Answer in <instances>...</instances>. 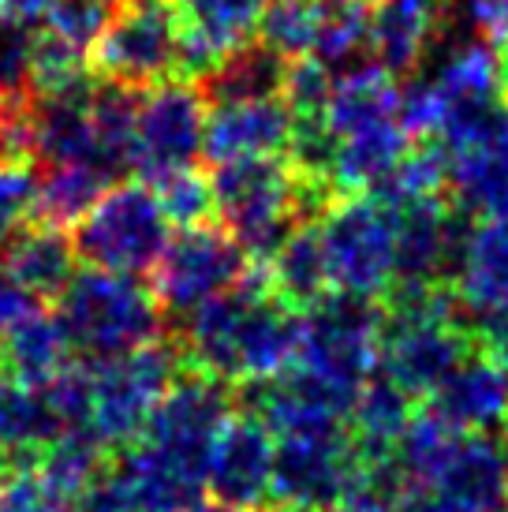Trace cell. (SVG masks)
I'll return each instance as SVG.
<instances>
[{
    "label": "cell",
    "instance_id": "29",
    "mask_svg": "<svg viewBox=\"0 0 508 512\" xmlns=\"http://www.w3.org/2000/svg\"><path fill=\"white\" fill-rule=\"evenodd\" d=\"M38 187L42 176L34 161L0 165V247H8L38 217Z\"/></svg>",
    "mask_w": 508,
    "mask_h": 512
},
{
    "label": "cell",
    "instance_id": "15",
    "mask_svg": "<svg viewBox=\"0 0 508 512\" xmlns=\"http://www.w3.org/2000/svg\"><path fill=\"white\" fill-rule=\"evenodd\" d=\"M172 4L184 15L187 27V83H206L236 53L254 45L262 15L273 8V0H172Z\"/></svg>",
    "mask_w": 508,
    "mask_h": 512
},
{
    "label": "cell",
    "instance_id": "7",
    "mask_svg": "<svg viewBox=\"0 0 508 512\" xmlns=\"http://www.w3.org/2000/svg\"><path fill=\"white\" fill-rule=\"evenodd\" d=\"M367 464L348 423L277 434L273 505L277 512H333L363 483Z\"/></svg>",
    "mask_w": 508,
    "mask_h": 512
},
{
    "label": "cell",
    "instance_id": "24",
    "mask_svg": "<svg viewBox=\"0 0 508 512\" xmlns=\"http://www.w3.org/2000/svg\"><path fill=\"white\" fill-rule=\"evenodd\" d=\"M262 270L269 277V288L299 314L314 311L322 299L333 296V277H329L322 236H318V221L292 228V236Z\"/></svg>",
    "mask_w": 508,
    "mask_h": 512
},
{
    "label": "cell",
    "instance_id": "38",
    "mask_svg": "<svg viewBox=\"0 0 508 512\" xmlns=\"http://www.w3.org/2000/svg\"><path fill=\"white\" fill-rule=\"evenodd\" d=\"M337 4H355V8H374L378 0H337Z\"/></svg>",
    "mask_w": 508,
    "mask_h": 512
},
{
    "label": "cell",
    "instance_id": "23",
    "mask_svg": "<svg viewBox=\"0 0 508 512\" xmlns=\"http://www.w3.org/2000/svg\"><path fill=\"white\" fill-rule=\"evenodd\" d=\"M408 131L400 128V120L378 124V128L355 131L337 143V161H333V187L337 195H378L389 184L396 165L411 150Z\"/></svg>",
    "mask_w": 508,
    "mask_h": 512
},
{
    "label": "cell",
    "instance_id": "39",
    "mask_svg": "<svg viewBox=\"0 0 508 512\" xmlns=\"http://www.w3.org/2000/svg\"><path fill=\"white\" fill-rule=\"evenodd\" d=\"M0 374H4V356H0Z\"/></svg>",
    "mask_w": 508,
    "mask_h": 512
},
{
    "label": "cell",
    "instance_id": "28",
    "mask_svg": "<svg viewBox=\"0 0 508 512\" xmlns=\"http://www.w3.org/2000/svg\"><path fill=\"white\" fill-rule=\"evenodd\" d=\"M161 199V210L172 221V228L191 232V228H206L217 217V199H213V180L198 169H180L150 184Z\"/></svg>",
    "mask_w": 508,
    "mask_h": 512
},
{
    "label": "cell",
    "instance_id": "20",
    "mask_svg": "<svg viewBox=\"0 0 508 512\" xmlns=\"http://www.w3.org/2000/svg\"><path fill=\"white\" fill-rule=\"evenodd\" d=\"M415 412H419V400L411 397L408 389H400L389 374L378 370L370 378L367 389L355 400L352 415H348V427H352V438L367 468L393 460L396 445L404 438V430L411 427Z\"/></svg>",
    "mask_w": 508,
    "mask_h": 512
},
{
    "label": "cell",
    "instance_id": "11",
    "mask_svg": "<svg viewBox=\"0 0 508 512\" xmlns=\"http://www.w3.org/2000/svg\"><path fill=\"white\" fill-rule=\"evenodd\" d=\"M449 150V202L467 221L508 217V101L482 116Z\"/></svg>",
    "mask_w": 508,
    "mask_h": 512
},
{
    "label": "cell",
    "instance_id": "8",
    "mask_svg": "<svg viewBox=\"0 0 508 512\" xmlns=\"http://www.w3.org/2000/svg\"><path fill=\"white\" fill-rule=\"evenodd\" d=\"M187 370L184 348L172 341L146 344L139 352L105 363H90L94 374V419L90 434L109 449L124 453L139 438L172 382Z\"/></svg>",
    "mask_w": 508,
    "mask_h": 512
},
{
    "label": "cell",
    "instance_id": "31",
    "mask_svg": "<svg viewBox=\"0 0 508 512\" xmlns=\"http://www.w3.org/2000/svg\"><path fill=\"white\" fill-rule=\"evenodd\" d=\"M0 512H75V501L53 490L30 464L0 471Z\"/></svg>",
    "mask_w": 508,
    "mask_h": 512
},
{
    "label": "cell",
    "instance_id": "12",
    "mask_svg": "<svg viewBox=\"0 0 508 512\" xmlns=\"http://www.w3.org/2000/svg\"><path fill=\"white\" fill-rule=\"evenodd\" d=\"M273 468H277L273 430L251 412H236L213 441L206 486L225 505L266 512L273 505Z\"/></svg>",
    "mask_w": 508,
    "mask_h": 512
},
{
    "label": "cell",
    "instance_id": "36",
    "mask_svg": "<svg viewBox=\"0 0 508 512\" xmlns=\"http://www.w3.org/2000/svg\"><path fill=\"white\" fill-rule=\"evenodd\" d=\"M471 329H475V344H479L482 356H490L494 363H501L508 370V303L479 314L471 322Z\"/></svg>",
    "mask_w": 508,
    "mask_h": 512
},
{
    "label": "cell",
    "instance_id": "40",
    "mask_svg": "<svg viewBox=\"0 0 508 512\" xmlns=\"http://www.w3.org/2000/svg\"><path fill=\"white\" fill-rule=\"evenodd\" d=\"M105 4H113V0H105ZM116 4H120V0H116Z\"/></svg>",
    "mask_w": 508,
    "mask_h": 512
},
{
    "label": "cell",
    "instance_id": "25",
    "mask_svg": "<svg viewBox=\"0 0 508 512\" xmlns=\"http://www.w3.org/2000/svg\"><path fill=\"white\" fill-rule=\"evenodd\" d=\"M0 356H4V374H12L19 382L45 389L57 382L60 374L75 363V348L57 311H38L23 326L0 337Z\"/></svg>",
    "mask_w": 508,
    "mask_h": 512
},
{
    "label": "cell",
    "instance_id": "30",
    "mask_svg": "<svg viewBox=\"0 0 508 512\" xmlns=\"http://www.w3.org/2000/svg\"><path fill=\"white\" fill-rule=\"evenodd\" d=\"M333 83H337V72L325 68L322 60H288L284 64L281 98L288 101V109L296 116H322L325 105H329V94H333Z\"/></svg>",
    "mask_w": 508,
    "mask_h": 512
},
{
    "label": "cell",
    "instance_id": "6",
    "mask_svg": "<svg viewBox=\"0 0 508 512\" xmlns=\"http://www.w3.org/2000/svg\"><path fill=\"white\" fill-rule=\"evenodd\" d=\"M318 236L325 247L333 292L355 299H381L396 285V206L378 195H340L322 217Z\"/></svg>",
    "mask_w": 508,
    "mask_h": 512
},
{
    "label": "cell",
    "instance_id": "19",
    "mask_svg": "<svg viewBox=\"0 0 508 512\" xmlns=\"http://www.w3.org/2000/svg\"><path fill=\"white\" fill-rule=\"evenodd\" d=\"M322 116L329 131L337 135V143L355 135V131L400 120V79L389 75L385 68H378L374 60L355 64V68L337 75Z\"/></svg>",
    "mask_w": 508,
    "mask_h": 512
},
{
    "label": "cell",
    "instance_id": "22",
    "mask_svg": "<svg viewBox=\"0 0 508 512\" xmlns=\"http://www.w3.org/2000/svg\"><path fill=\"white\" fill-rule=\"evenodd\" d=\"M4 270L12 273L19 285L34 292L42 303H57L60 292L75 277V243L64 236V228L30 221L8 247H4Z\"/></svg>",
    "mask_w": 508,
    "mask_h": 512
},
{
    "label": "cell",
    "instance_id": "3",
    "mask_svg": "<svg viewBox=\"0 0 508 512\" xmlns=\"http://www.w3.org/2000/svg\"><path fill=\"white\" fill-rule=\"evenodd\" d=\"M378 356L381 303L333 292L314 311L303 314L296 363L288 370L303 374L352 415L359 393L378 374Z\"/></svg>",
    "mask_w": 508,
    "mask_h": 512
},
{
    "label": "cell",
    "instance_id": "9",
    "mask_svg": "<svg viewBox=\"0 0 508 512\" xmlns=\"http://www.w3.org/2000/svg\"><path fill=\"white\" fill-rule=\"evenodd\" d=\"M206 90L187 79H172L139 94L135 116V154L131 172L142 184H157L172 172L195 169L206 143Z\"/></svg>",
    "mask_w": 508,
    "mask_h": 512
},
{
    "label": "cell",
    "instance_id": "21",
    "mask_svg": "<svg viewBox=\"0 0 508 512\" xmlns=\"http://www.w3.org/2000/svg\"><path fill=\"white\" fill-rule=\"evenodd\" d=\"M452 292L460 299L464 314H471V322L508 303V217L479 221L467 232Z\"/></svg>",
    "mask_w": 508,
    "mask_h": 512
},
{
    "label": "cell",
    "instance_id": "37",
    "mask_svg": "<svg viewBox=\"0 0 508 512\" xmlns=\"http://www.w3.org/2000/svg\"><path fill=\"white\" fill-rule=\"evenodd\" d=\"M180 512H247V509H236V505H225V501H217V498H210V501H191L187 509H180Z\"/></svg>",
    "mask_w": 508,
    "mask_h": 512
},
{
    "label": "cell",
    "instance_id": "4",
    "mask_svg": "<svg viewBox=\"0 0 508 512\" xmlns=\"http://www.w3.org/2000/svg\"><path fill=\"white\" fill-rule=\"evenodd\" d=\"M187 27L172 0H120L90 53V72L127 90L184 79Z\"/></svg>",
    "mask_w": 508,
    "mask_h": 512
},
{
    "label": "cell",
    "instance_id": "18",
    "mask_svg": "<svg viewBox=\"0 0 508 512\" xmlns=\"http://www.w3.org/2000/svg\"><path fill=\"white\" fill-rule=\"evenodd\" d=\"M64 438L60 415L45 389L0 374V471L30 468Z\"/></svg>",
    "mask_w": 508,
    "mask_h": 512
},
{
    "label": "cell",
    "instance_id": "34",
    "mask_svg": "<svg viewBox=\"0 0 508 512\" xmlns=\"http://www.w3.org/2000/svg\"><path fill=\"white\" fill-rule=\"evenodd\" d=\"M467 12L482 38L494 45L501 60V83L508 94V0H467Z\"/></svg>",
    "mask_w": 508,
    "mask_h": 512
},
{
    "label": "cell",
    "instance_id": "5",
    "mask_svg": "<svg viewBox=\"0 0 508 512\" xmlns=\"http://www.w3.org/2000/svg\"><path fill=\"white\" fill-rule=\"evenodd\" d=\"M71 243L75 255L94 270L146 277L169 251L172 221L161 210L154 187L142 180H120L75 225Z\"/></svg>",
    "mask_w": 508,
    "mask_h": 512
},
{
    "label": "cell",
    "instance_id": "27",
    "mask_svg": "<svg viewBox=\"0 0 508 512\" xmlns=\"http://www.w3.org/2000/svg\"><path fill=\"white\" fill-rule=\"evenodd\" d=\"M325 8H329V0H273V8L258 23L254 45H262L281 60L311 57Z\"/></svg>",
    "mask_w": 508,
    "mask_h": 512
},
{
    "label": "cell",
    "instance_id": "26",
    "mask_svg": "<svg viewBox=\"0 0 508 512\" xmlns=\"http://www.w3.org/2000/svg\"><path fill=\"white\" fill-rule=\"evenodd\" d=\"M113 184L120 180L98 165H49L42 187H38V217L34 221L53 228H75Z\"/></svg>",
    "mask_w": 508,
    "mask_h": 512
},
{
    "label": "cell",
    "instance_id": "33",
    "mask_svg": "<svg viewBox=\"0 0 508 512\" xmlns=\"http://www.w3.org/2000/svg\"><path fill=\"white\" fill-rule=\"evenodd\" d=\"M396 464L385 460L378 468H367L363 483L355 486L348 498L333 512H396Z\"/></svg>",
    "mask_w": 508,
    "mask_h": 512
},
{
    "label": "cell",
    "instance_id": "35",
    "mask_svg": "<svg viewBox=\"0 0 508 512\" xmlns=\"http://www.w3.org/2000/svg\"><path fill=\"white\" fill-rule=\"evenodd\" d=\"M45 307H49V303H42L34 292H27L12 273L4 270V262H0V337L12 333L15 326H23L27 318H34V314L45 311Z\"/></svg>",
    "mask_w": 508,
    "mask_h": 512
},
{
    "label": "cell",
    "instance_id": "13",
    "mask_svg": "<svg viewBox=\"0 0 508 512\" xmlns=\"http://www.w3.org/2000/svg\"><path fill=\"white\" fill-rule=\"evenodd\" d=\"M292 131H296V113L281 94L210 101L202 157L210 165L247 161V157H284L292 146Z\"/></svg>",
    "mask_w": 508,
    "mask_h": 512
},
{
    "label": "cell",
    "instance_id": "17",
    "mask_svg": "<svg viewBox=\"0 0 508 512\" xmlns=\"http://www.w3.org/2000/svg\"><path fill=\"white\" fill-rule=\"evenodd\" d=\"M449 23V0H378L367 19L370 60L396 79L419 72Z\"/></svg>",
    "mask_w": 508,
    "mask_h": 512
},
{
    "label": "cell",
    "instance_id": "16",
    "mask_svg": "<svg viewBox=\"0 0 508 512\" xmlns=\"http://www.w3.org/2000/svg\"><path fill=\"white\" fill-rule=\"evenodd\" d=\"M423 408L460 434L508 438V370L475 352L423 400Z\"/></svg>",
    "mask_w": 508,
    "mask_h": 512
},
{
    "label": "cell",
    "instance_id": "1",
    "mask_svg": "<svg viewBox=\"0 0 508 512\" xmlns=\"http://www.w3.org/2000/svg\"><path fill=\"white\" fill-rule=\"evenodd\" d=\"M303 314L292 311L262 266H251L236 288L206 303L184 322V359L232 389L273 382L296 363Z\"/></svg>",
    "mask_w": 508,
    "mask_h": 512
},
{
    "label": "cell",
    "instance_id": "14",
    "mask_svg": "<svg viewBox=\"0 0 508 512\" xmlns=\"http://www.w3.org/2000/svg\"><path fill=\"white\" fill-rule=\"evenodd\" d=\"M423 483L434 490L441 512H508L505 438L460 434L449 456Z\"/></svg>",
    "mask_w": 508,
    "mask_h": 512
},
{
    "label": "cell",
    "instance_id": "32",
    "mask_svg": "<svg viewBox=\"0 0 508 512\" xmlns=\"http://www.w3.org/2000/svg\"><path fill=\"white\" fill-rule=\"evenodd\" d=\"M30 49L34 30L0 19V101L30 98Z\"/></svg>",
    "mask_w": 508,
    "mask_h": 512
},
{
    "label": "cell",
    "instance_id": "2",
    "mask_svg": "<svg viewBox=\"0 0 508 512\" xmlns=\"http://www.w3.org/2000/svg\"><path fill=\"white\" fill-rule=\"evenodd\" d=\"M53 307L68 329L75 356L86 363L131 356L146 344L161 341L165 329V311L154 288L142 285V277H124L94 266L75 270Z\"/></svg>",
    "mask_w": 508,
    "mask_h": 512
},
{
    "label": "cell",
    "instance_id": "10",
    "mask_svg": "<svg viewBox=\"0 0 508 512\" xmlns=\"http://www.w3.org/2000/svg\"><path fill=\"white\" fill-rule=\"evenodd\" d=\"M247 270H251V258L243 255L240 243L221 225H206L172 236L169 251L157 262L150 288L165 318L187 322L206 303L240 285Z\"/></svg>",
    "mask_w": 508,
    "mask_h": 512
}]
</instances>
